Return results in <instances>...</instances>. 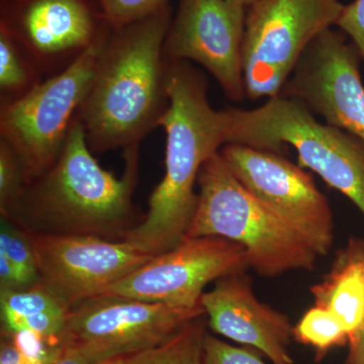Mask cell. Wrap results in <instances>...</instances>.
Returning <instances> with one entry per match:
<instances>
[{"mask_svg": "<svg viewBox=\"0 0 364 364\" xmlns=\"http://www.w3.org/2000/svg\"><path fill=\"white\" fill-rule=\"evenodd\" d=\"M207 92L205 75L188 61L167 63L169 102L158 122L166 135L165 174L147 214L123 240L144 253L159 255L183 240L198 207L200 169L229 144L228 109H213Z\"/></svg>", "mask_w": 364, "mask_h": 364, "instance_id": "obj_1", "label": "cell"}, {"mask_svg": "<svg viewBox=\"0 0 364 364\" xmlns=\"http://www.w3.org/2000/svg\"><path fill=\"white\" fill-rule=\"evenodd\" d=\"M124 151L126 167L117 178L93 157L77 117L56 162L28 181L6 215L38 234L92 236L123 241L138 226L133 203L139 146Z\"/></svg>", "mask_w": 364, "mask_h": 364, "instance_id": "obj_2", "label": "cell"}, {"mask_svg": "<svg viewBox=\"0 0 364 364\" xmlns=\"http://www.w3.org/2000/svg\"><path fill=\"white\" fill-rule=\"evenodd\" d=\"M169 4L114 31L77 114L92 153L139 146L168 107L165 39Z\"/></svg>", "mask_w": 364, "mask_h": 364, "instance_id": "obj_3", "label": "cell"}, {"mask_svg": "<svg viewBox=\"0 0 364 364\" xmlns=\"http://www.w3.org/2000/svg\"><path fill=\"white\" fill-rule=\"evenodd\" d=\"M198 184V207L184 238L215 236L240 244L249 269L261 277L315 269L318 254L242 186L220 152L203 165Z\"/></svg>", "mask_w": 364, "mask_h": 364, "instance_id": "obj_4", "label": "cell"}, {"mask_svg": "<svg viewBox=\"0 0 364 364\" xmlns=\"http://www.w3.org/2000/svg\"><path fill=\"white\" fill-rule=\"evenodd\" d=\"M229 144L282 153L293 146L299 165L347 196L364 215V141L322 124L296 98L275 97L254 109H229Z\"/></svg>", "mask_w": 364, "mask_h": 364, "instance_id": "obj_5", "label": "cell"}, {"mask_svg": "<svg viewBox=\"0 0 364 364\" xmlns=\"http://www.w3.org/2000/svg\"><path fill=\"white\" fill-rule=\"evenodd\" d=\"M111 26L70 65L41 81L26 95L1 105L0 139L18 154L26 183L56 162L86 95Z\"/></svg>", "mask_w": 364, "mask_h": 364, "instance_id": "obj_6", "label": "cell"}, {"mask_svg": "<svg viewBox=\"0 0 364 364\" xmlns=\"http://www.w3.org/2000/svg\"><path fill=\"white\" fill-rule=\"evenodd\" d=\"M339 0H258L247 9L242 46L246 97H279L306 48L337 26Z\"/></svg>", "mask_w": 364, "mask_h": 364, "instance_id": "obj_7", "label": "cell"}, {"mask_svg": "<svg viewBox=\"0 0 364 364\" xmlns=\"http://www.w3.org/2000/svg\"><path fill=\"white\" fill-rule=\"evenodd\" d=\"M128 296L100 294L69 311L62 344L95 363L156 346L205 316Z\"/></svg>", "mask_w": 364, "mask_h": 364, "instance_id": "obj_8", "label": "cell"}, {"mask_svg": "<svg viewBox=\"0 0 364 364\" xmlns=\"http://www.w3.org/2000/svg\"><path fill=\"white\" fill-rule=\"evenodd\" d=\"M232 173L320 256L331 251L334 222L327 198L312 176L279 153L228 144L220 151Z\"/></svg>", "mask_w": 364, "mask_h": 364, "instance_id": "obj_9", "label": "cell"}, {"mask_svg": "<svg viewBox=\"0 0 364 364\" xmlns=\"http://www.w3.org/2000/svg\"><path fill=\"white\" fill-rule=\"evenodd\" d=\"M247 269V255L240 244L215 236L184 238L100 294L198 310L203 309L200 299L210 282Z\"/></svg>", "mask_w": 364, "mask_h": 364, "instance_id": "obj_10", "label": "cell"}, {"mask_svg": "<svg viewBox=\"0 0 364 364\" xmlns=\"http://www.w3.org/2000/svg\"><path fill=\"white\" fill-rule=\"evenodd\" d=\"M246 16L247 7L231 0H179L163 48L165 61H195L214 76L230 100H243Z\"/></svg>", "mask_w": 364, "mask_h": 364, "instance_id": "obj_11", "label": "cell"}, {"mask_svg": "<svg viewBox=\"0 0 364 364\" xmlns=\"http://www.w3.org/2000/svg\"><path fill=\"white\" fill-rule=\"evenodd\" d=\"M360 60L342 31L328 28L306 48L279 95L301 100L326 124L364 141Z\"/></svg>", "mask_w": 364, "mask_h": 364, "instance_id": "obj_12", "label": "cell"}, {"mask_svg": "<svg viewBox=\"0 0 364 364\" xmlns=\"http://www.w3.org/2000/svg\"><path fill=\"white\" fill-rule=\"evenodd\" d=\"M28 234L41 282L70 309L104 293L153 257L126 241Z\"/></svg>", "mask_w": 364, "mask_h": 364, "instance_id": "obj_13", "label": "cell"}, {"mask_svg": "<svg viewBox=\"0 0 364 364\" xmlns=\"http://www.w3.org/2000/svg\"><path fill=\"white\" fill-rule=\"evenodd\" d=\"M109 23L87 0H2L0 28L40 74H57L95 43Z\"/></svg>", "mask_w": 364, "mask_h": 364, "instance_id": "obj_14", "label": "cell"}, {"mask_svg": "<svg viewBox=\"0 0 364 364\" xmlns=\"http://www.w3.org/2000/svg\"><path fill=\"white\" fill-rule=\"evenodd\" d=\"M245 272L215 282L200 299L208 324L217 334L264 354L272 364H294L289 352L294 326L284 314L261 303Z\"/></svg>", "mask_w": 364, "mask_h": 364, "instance_id": "obj_15", "label": "cell"}, {"mask_svg": "<svg viewBox=\"0 0 364 364\" xmlns=\"http://www.w3.org/2000/svg\"><path fill=\"white\" fill-rule=\"evenodd\" d=\"M315 306L334 314L348 335L358 338L364 323V241L352 237L340 249L331 269L311 287Z\"/></svg>", "mask_w": 364, "mask_h": 364, "instance_id": "obj_16", "label": "cell"}, {"mask_svg": "<svg viewBox=\"0 0 364 364\" xmlns=\"http://www.w3.org/2000/svg\"><path fill=\"white\" fill-rule=\"evenodd\" d=\"M207 333V322L202 316L184 325L161 344L100 364H203V341Z\"/></svg>", "mask_w": 364, "mask_h": 364, "instance_id": "obj_17", "label": "cell"}, {"mask_svg": "<svg viewBox=\"0 0 364 364\" xmlns=\"http://www.w3.org/2000/svg\"><path fill=\"white\" fill-rule=\"evenodd\" d=\"M40 72L9 33L0 28L1 105L18 100L39 85Z\"/></svg>", "mask_w": 364, "mask_h": 364, "instance_id": "obj_18", "label": "cell"}, {"mask_svg": "<svg viewBox=\"0 0 364 364\" xmlns=\"http://www.w3.org/2000/svg\"><path fill=\"white\" fill-rule=\"evenodd\" d=\"M294 339L315 350L316 361L323 358L336 347L348 345L346 331L336 316L327 309L314 306L294 326Z\"/></svg>", "mask_w": 364, "mask_h": 364, "instance_id": "obj_19", "label": "cell"}, {"mask_svg": "<svg viewBox=\"0 0 364 364\" xmlns=\"http://www.w3.org/2000/svg\"><path fill=\"white\" fill-rule=\"evenodd\" d=\"M70 308L42 282L26 289L0 291L1 322L44 313H66Z\"/></svg>", "mask_w": 364, "mask_h": 364, "instance_id": "obj_20", "label": "cell"}, {"mask_svg": "<svg viewBox=\"0 0 364 364\" xmlns=\"http://www.w3.org/2000/svg\"><path fill=\"white\" fill-rule=\"evenodd\" d=\"M63 351V344L32 333L1 331L0 364H52Z\"/></svg>", "mask_w": 364, "mask_h": 364, "instance_id": "obj_21", "label": "cell"}, {"mask_svg": "<svg viewBox=\"0 0 364 364\" xmlns=\"http://www.w3.org/2000/svg\"><path fill=\"white\" fill-rule=\"evenodd\" d=\"M0 250L6 253L14 265L20 289L41 282L30 234L20 225L6 217H1Z\"/></svg>", "mask_w": 364, "mask_h": 364, "instance_id": "obj_22", "label": "cell"}, {"mask_svg": "<svg viewBox=\"0 0 364 364\" xmlns=\"http://www.w3.org/2000/svg\"><path fill=\"white\" fill-rule=\"evenodd\" d=\"M26 173L16 151L0 139V213L6 215L9 208L26 186Z\"/></svg>", "mask_w": 364, "mask_h": 364, "instance_id": "obj_23", "label": "cell"}, {"mask_svg": "<svg viewBox=\"0 0 364 364\" xmlns=\"http://www.w3.org/2000/svg\"><path fill=\"white\" fill-rule=\"evenodd\" d=\"M102 13L116 31L150 16L166 6L167 0H98Z\"/></svg>", "mask_w": 364, "mask_h": 364, "instance_id": "obj_24", "label": "cell"}, {"mask_svg": "<svg viewBox=\"0 0 364 364\" xmlns=\"http://www.w3.org/2000/svg\"><path fill=\"white\" fill-rule=\"evenodd\" d=\"M203 364H267L256 352L240 348L205 334Z\"/></svg>", "mask_w": 364, "mask_h": 364, "instance_id": "obj_25", "label": "cell"}, {"mask_svg": "<svg viewBox=\"0 0 364 364\" xmlns=\"http://www.w3.org/2000/svg\"><path fill=\"white\" fill-rule=\"evenodd\" d=\"M337 26L350 38L364 61V0H353L345 6Z\"/></svg>", "mask_w": 364, "mask_h": 364, "instance_id": "obj_26", "label": "cell"}, {"mask_svg": "<svg viewBox=\"0 0 364 364\" xmlns=\"http://www.w3.org/2000/svg\"><path fill=\"white\" fill-rule=\"evenodd\" d=\"M348 346V355L345 364H364V323L358 338Z\"/></svg>", "mask_w": 364, "mask_h": 364, "instance_id": "obj_27", "label": "cell"}, {"mask_svg": "<svg viewBox=\"0 0 364 364\" xmlns=\"http://www.w3.org/2000/svg\"><path fill=\"white\" fill-rule=\"evenodd\" d=\"M52 364H100L91 363L87 359L82 358L75 352L69 350L65 346H64V351L62 355L60 356L54 363Z\"/></svg>", "mask_w": 364, "mask_h": 364, "instance_id": "obj_28", "label": "cell"}, {"mask_svg": "<svg viewBox=\"0 0 364 364\" xmlns=\"http://www.w3.org/2000/svg\"><path fill=\"white\" fill-rule=\"evenodd\" d=\"M231 1L235 2V4H240V6H243L245 7H248L252 6L253 4H255L258 0H231Z\"/></svg>", "mask_w": 364, "mask_h": 364, "instance_id": "obj_29", "label": "cell"}]
</instances>
